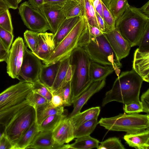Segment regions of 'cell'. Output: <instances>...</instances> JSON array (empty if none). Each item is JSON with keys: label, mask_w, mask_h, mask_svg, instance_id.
Listing matches in <instances>:
<instances>
[{"label": "cell", "mask_w": 149, "mask_h": 149, "mask_svg": "<svg viewBox=\"0 0 149 149\" xmlns=\"http://www.w3.org/2000/svg\"><path fill=\"white\" fill-rule=\"evenodd\" d=\"M143 80L133 70L122 72L118 76L111 89L107 92L102 106L113 101L126 104L139 102V94Z\"/></svg>", "instance_id": "cell-1"}, {"label": "cell", "mask_w": 149, "mask_h": 149, "mask_svg": "<svg viewBox=\"0 0 149 149\" xmlns=\"http://www.w3.org/2000/svg\"><path fill=\"white\" fill-rule=\"evenodd\" d=\"M91 37L86 19L84 16H82L43 63L48 65L62 60L70 56L77 47H83L89 42Z\"/></svg>", "instance_id": "cell-2"}, {"label": "cell", "mask_w": 149, "mask_h": 149, "mask_svg": "<svg viewBox=\"0 0 149 149\" xmlns=\"http://www.w3.org/2000/svg\"><path fill=\"white\" fill-rule=\"evenodd\" d=\"M149 18L139 8L130 6L116 21L115 29L129 42L131 47L138 45Z\"/></svg>", "instance_id": "cell-3"}, {"label": "cell", "mask_w": 149, "mask_h": 149, "mask_svg": "<svg viewBox=\"0 0 149 149\" xmlns=\"http://www.w3.org/2000/svg\"><path fill=\"white\" fill-rule=\"evenodd\" d=\"M70 64L74 67L71 80L72 101L86 91L93 83L89 74L91 60L83 47H78L70 55Z\"/></svg>", "instance_id": "cell-4"}, {"label": "cell", "mask_w": 149, "mask_h": 149, "mask_svg": "<svg viewBox=\"0 0 149 149\" xmlns=\"http://www.w3.org/2000/svg\"><path fill=\"white\" fill-rule=\"evenodd\" d=\"M83 48L91 61L112 66L117 76L119 75L121 63L104 33L95 37L91 36L89 42Z\"/></svg>", "instance_id": "cell-5"}, {"label": "cell", "mask_w": 149, "mask_h": 149, "mask_svg": "<svg viewBox=\"0 0 149 149\" xmlns=\"http://www.w3.org/2000/svg\"><path fill=\"white\" fill-rule=\"evenodd\" d=\"M98 124L109 130L134 133L149 129V115L121 113L113 117L101 118Z\"/></svg>", "instance_id": "cell-6"}, {"label": "cell", "mask_w": 149, "mask_h": 149, "mask_svg": "<svg viewBox=\"0 0 149 149\" xmlns=\"http://www.w3.org/2000/svg\"><path fill=\"white\" fill-rule=\"evenodd\" d=\"M36 119L35 109L28 105L19 110L4 127L3 132L13 146Z\"/></svg>", "instance_id": "cell-7"}, {"label": "cell", "mask_w": 149, "mask_h": 149, "mask_svg": "<svg viewBox=\"0 0 149 149\" xmlns=\"http://www.w3.org/2000/svg\"><path fill=\"white\" fill-rule=\"evenodd\" d=\"M32 91V83L24 81L9 87L0 93V111L21 103Z\"/></svg>", "instance_id": "cell-8"}, {"label": "cell", "mask_w": 149, "mask_h": 149, "mask_svg": "<svg viewBox=\"0 0 149 149\" xmlns=\"http://www.w3.org/2000/svg\"><path fill=\"white\" fill-rule=\"evenodd\" d=\"M19 13L24 25L31 30L38 33L50 30L49 25L40 11L33 8L28 2L22 3L18 8Z\"/></svg>", "instance_id": "cell-9"}, {"label": "cell", "mask_w": 149, "mask_h": 149, "mask_svg": "<svg viewBox=\"0 0 149 149\" xmlns=\"http://www.w3.org/2000/svg\"><path fill=\"white\" fill-rule=\"evenodd\" d=\"M42 64L41 60L25 45L23 61L19 74V79L32 83L39 79V76Z\"/></svg>", "instance_id": "cell-10"}, {"label": "cell", "mask_w": 149, "mask_h": 149, "mask_svg": "<svg viewBox=\"0 0 149 149\" xmlns=\"http://www.w3.org/2000/svg\"><path fill=\"white\" fill-rule=\"evenodd\" d=\"M23 39L18 37L10 49L7 60V72L13 79H19V74L22 63L25 46Z\"/></svg>", "instance_id": "cell-11"}, {"label": "cell", "mask_w": 149, "mask_h": 149, "mask_svg": "<svg viewBox=\"0 0 149 149\" xmlns=\"http://www.w3.org/2000/svg\"><path fill=\"white\" fill-rule=\"evenodd\" d=\"M62 5L44 3L39 10L44 16L50 27V31L54 34L60 25L66 18Z\"/></svg>", "instance_id": "cell-12"}, {"label": "cell", "mask_w": 149, "mask_h": 149, "mask_svg": "<svg viewBox=\"0 0 149 149\" xmlns=\"http://www.w3.org/2000/svg\"><path fill=\"white\" fill-rule=\"evenodd\" d=\"M113 51L120 60L129 54L131 46L129 42L115 29L104 33Z\"/></svg>", "instance_id": "cell-13"}, {"label": "cell", "mask_w": 149, "mask_h": 149, "mask_svg": "<svg viewBox=\"0 0 149 149\" xmlns=\"http://www.w3.org/2000/svg\"><path fill=\"white\" fill-rule=\"evenodd\" d=\"M70 55L61 61L52 89V95L72 80L74 67L70 64Z\"/></svg>", "instance_id": "cell-14"}, {"label": "cell", "mask_w": 149, "mask_h": 149, "mask_svg": "<svg viewBox=\"0 0 149 149\" xmlns=\"http://www.w3.org/2000/svg\"><path fill=\"white\" fill-rule=\"evenodd\" d=\"M134 70L143 81L149 82V50L137 48L135 51L132 64Z\"/></svg>", "instance_id": "cell-15"}, {"label": "cell", "mask_w": 149, "mask_h": 149, "mask_svg": "<svg viewBox=\"0 0 149 149\" xmlns=\"http://www.w3.org/2000/svg\"><path fill=\"white\" fill-rule=\"evenodd\" d=\"M27 149H67V145H61L53 138L52 132L39 131Z\"/></svg>", "instance_id": "cell-16"}, {"label": "cell", "mask_w": 149, "mask_h": 149, "mask_svg": "<svg viewBox=\"0 0 149 149\" xmlns=\"http://www.w3.org/2000/svg\"><path fill=\"white\" fill-rule=\"evenodd\" d=\"M74 130L71 118L67 117L52 131L53 138L59 144L68 143L74 138Z\"/></svg>", "instance_id": "cell-17"}, {"label": "cell", "mask_w": 149, "mask_h": 149, "mask_svg": "<svg viewBox=\"0 0 149 149\" xmlns=\"http://www.w3.org/2000/svg\"><path fill=\"white\" fill-rule=\"evenodd\" d=\"M54 38L52 33H39L38 43L33 53L42 62L49 57L55 48Z\"/></svg>", "instance_id": "cell-18"}, {"label": "cell", "mask_w": 149, "mask_h": 149, "mask_svg": "<svg viewBox=\"0 0 149 149\" xmlns=\"http://www.w3.org/2000/svg\"><path fill=\"white\" fill-rule=\"evenodd\" d=\"M105 84V79L93 82L86 91L73 101L72 104H73L74 108L68 117L71 118L79 113L83 106L90 98L102 89Z\"/></svg>", "instance_id": "cell-19"}, {"label": "cell", "mask_w": 149, "mask_h": 149, "mask_svg": "<svg viewBox=\"0 0 149 149\" xmlns=\"http://www.w3.org/2000/svg\"><path fill=\"white\" fill-rule=\"evenodd\" d=\"M123 139L131 147L138 149H149V129L136 133H127Z\"/></svg>", "instance_id": "cell-20"}, {"label": "cell", "mask_w": 149, "mask_h": 149, "mask_svg": "<svg viewBox=\"0 0 149 149\" xmlns=\"http://www.w3.org/2000/svg\"><path fill=\"white\" fill-rule=\"evenodd\" d=\"M61 61L48 65L42 64L41 68L39 79L51 92Z\"/></svg>", "instance_id": "cell-21"}, {"label": "cell", "mask_w": 149, "mask_h": 149, "mask_svg": "<svg viewBox=\"0 0 149 149\" xmlns=\"http://www.w3.org/2000/svg\"><path fill=\"white\" fill-rule=\"evenodd\" d=\"M114 71L113 67L103 65L91 61L89 68V74L92 83L102 81L106 79Z\"/></svg>", "instance_id": "cell-22"}, {"label": "cell", "mask_w": 149, "mask_h": 149, "mask_svg": "<svg viewBox=\"0 0 149 149\" xmlns=\"http://www.w3.org/2000/svg\"><path fill=\"white\" fill-rule=\"evenodd\" d=\"M81 17H75L65 18L63 21L56 32L54 34V41L55 47L71 31Z\"/></svg>", "instance_id": "cell-23"}, {"label": "cell", "mask_w": 149, "mask_h": 149, "mask_svg": "<svg viewBox=\"0 0 149 149\" xmlns=\"http://www.w3.org/2000/svg\"><path fill=\"white\" fill-rule=\"evenodd\" d=\"M39 132L36 119L15 144L13 149H25L31 143Z\"/></svg>", "instance_id": "cell-24"}, {"label": "cell", "mask_w": 149, "mask_h": 149, "mask_svg": "<svg viewBox=\"0 0 149 149\" xmlns=\"http://www.w3.org/2000/svg\"><path fill=\"white\" fill-rule=\"evenodd\" d=\"M35 110L36 119L38 125L47 117L54 114H61L65 111L63 106L54 107L50 102L38 107Z\"/></svg>", "instance_id": "cell-25"}, {"label": "cell", "mask_w": 149, "mask_h": 149, "mask_svg": "<svg viewBox=\"0 0 149 149\" xmlns=\"http://www.w3.org/2000/svg\"><path fill=\"white\" fill-rule=\"evenodd\" d=\"M100 111L99 107H93L80 112L71 118L74 129L88 121L97 119Z\"/></svg>", "instance_id": "cell-26"}, {"label": "cell", "mask_w": 149, "mask_h": 149, "mask_svg": "<svg viewBox=\"0 0 149 149\" xmlns=\"http://www.w3.org/2000/svg\"><path fill=\"white\" fill-rule=\"evenodd\" d=\"M99 141L91 137L90 135L77 138L75 142L70 144H67V149H98Z\"/></svg>", "instance_id": "cell-27"}, {"label": "cell", "mask_w": 149, "mask_h": 149, "mask_svg": "<svg viewBox=\"0 0 149 149\" xmlns=\"http://www.w3.org/2000/svg\"><path fill=\"white\" fill-rule=\"evenodd\" d=\"M67 115L66 110L63 113L60 114H54L49 116L45 118L38 125L39 131H52Z\"/></svg>", "instance_id": "cell-28"}, {"label": "cell", "mask_w": 149, "mask_h": 149, "mask_svg": "<svg viewBox=\"0 0 149 149\" xmlns=\"http://www.w3.org/2000/svg\"><path fill=\"white\" fill-rule=\"evenodd\" d=\"M62 10L66 18L84 16L82 5L74 0H68L63 5Z\"/></svg>", "instance_id": "cell-29"}, {"label": "cell", "mask_w": 149, "mask_h": 149, "mask_svg": "<svg viewBox=\"0 0 149 149\" xmlns=\"http://www.w3.org/2000/svg\"><path fill=\"white\" fill-rule=\"evenodd\" d=\"M29 104L26 100L21 103L10 108L0 111V125H6L20 109Z\"/></svg>", "instance_id": "cell-30"}, {"label": "cell", "mask_w": 149, "mask_h": 149, "mask_svg": "<svg viewBox=\"0 0 149 149\" xmlns=\"http://www.w3.org/2000/svg\"><path fill=\"white\" fill-rule=\"evenodd\" d=\"M130 6L127 0H111L108 8L116 21Z\"/></svg>", "instance_id": "cell-31"}, {"label": "cell", "mask_w": 149, "mask_h": 149, "mask_svg": "<svg viewBox=\"0 0 149 149\" xmlns=\"http://www.w3.org/2000/svg\"><path fill=\"white\" fill-rule=\"evenodd\" d=\"M98 124L97 119H92L82 124L74 129V138L90 135L93 131Z\"/></svg>", "instance_id": "cell-32"}, {"label": "cell", "mask_w": 149, "mask_h": 149, "mask_svg": "<svg viewBox=\"0 0 149 149\" xmlns=\"http://www.w3.org/2000/svg\"><path fill=\"white\" fill-rule=\"evenodd\" d=\"M81 5L84 16L88 24L98 28L95 10L89 0H82Z\"/></svg>", "instance_id": "cell-33"}, {"label": "cell", "mask_w": 149, "mask_h": 149, "mask_svg": "<svg viewBox=\"0 0 149 149\" xmlns=\"http://www.w3.org/2000/svg\"><path fill=\"white\" fill-rule=\"evenodd\" d=\"M58 94L61 97L63 101V107L71 105L73 103L71 81L53 94Z\"/></svg>", "instance_id": "cell-34"}, {"label": "cell", "mask_w": 149, "mask_h": 149, "mask_svg": "<svg viewBox=\"0 0 149 149\" xmlns=\"http://www.w3.org/2000/svg\"><path fill=\"white\" fill-rule=\"evenodd\" d=\"M32 91L44 97L49 102L52 93L51 91L38 79L32 83Z\"/></svg>", "instance_id": "cell-35"}, {"label": "cell", "mask_w": 149, "mask_h": 149, "mask_svg": "<svg viewBox=\"0 0 149 149\" xmlns=\"http://www.w3.org/2000/svg\"><path fill=\"white\" fill-rule=\"evenodd\" d=\"M24 35L27 46L33 53L38 45L39 33L31 30H26L24 32Z\"/></svg>", "instance_id": "cell-36"}, {"label": "cell", "mask_w": 149, "mask_h": 149, "mask_svg": "<svg viewBox=\"0 0 149 149\" xmlns=\"http://www.w3.org/2000/svg\"><path fill=\"white\" fill-rule=\"evenodd\" d=\"M102 3L103 10V19L107 32L115 29L116 21L107 7L102 1Z\"/></svg>", "instance_id": "cell-37"}, {"label": "cell", "mask_w": 149, "mask_h": 149, "mask_svg": "<svg viewBox=\"0 0 149 149\" xmlns=\"http://www.w3.org/2000/svg\"><path fill=\"white\" fill-rule=\"evenodd\" d=\"M98 149H125L124 146L119 138H110L102 142L99 146Z\"/></svg>", "instance_id": "cell-38"}, {"label": "cell", "mask_w": 149, "mask_h": 149, "mask_svg": "<svg viewBox=\"0 0 149 149\" xmlns=\"http://www.w3.org/2000/svg\"><path fill=\"white\" fill-rule=\"evenodd\" d=\"M0 26L13 33V28L9 9L0 14Z\"/></svg>", "instance_id": "cell-39"}, {"label": "cell", "mask_w": 149, "mask_h": 149, "mask_svg": "<svg viewBox=\"0 0 149 149\" xmlns=\"http://www.w3.org/2000/svg\"><path fill=\"white\" fill-rule=\"evenodd\" d=\"M29 105L36 109L38 107L50 102L42 96L34 93L33 91L28 97Z\"/></svg>", "instance_id": "cell-40"}, {"label": "cell", "mask_w": 149, "mask_h": 149, "mask_svg": "<svg viewBox=\"0 0 149 149\" xmlns=\"http://www.w3.org/2000/svg\"><path fill=\"white\" fill-rule=\"evenodd\" d=\"M14 35L0 26V39L6 48L9 50L12 44Z\"/></svg>", "instance_id": "cell-41"}, {"label": "cell", "mask_w": 149, "mask_h": 149, "mask_svg": "<svg viewBox=\"0 0 149 149\" xmlns=\"http://www.w3.org/2000/svg\"><path fill=\"white\" fill-rule=\"evenodd\" d=\"M125 104L123 109L126 113L135 114L143 112V107L141 101L132 102Z\"/></svg>", "instance_id": "cell-42"}, {"label": "cell", "mask_w": 149, "mask_h": 149, "mask_svg": "<svg viewBox=\"0 0 149 149\" xmlns=\"http://www.w3.org/2000/svg\"><path fill=\"white\" fill-rule=\"evenodd\" d=\"M149 23L144 31L138 46V48L142 50H149Z\"/></svg>", "instance_id": "cell-43"}, {"label": "cell", "mask_w": 149, "mask_h": 149, "mask_svg": "<svg viewBox=\"0 0 149 149\" xmlns=\"http://www.w3.org/2000/svg\"><path fill=\"white\" fill-rule=\"evenodd\" d=\"M143 107V112L147 114L149 113V89L143 93L141 97L140 101Z\"/></svg>", "instance_id": "cell-44"}, {"label": "cell", "mask_w": 149, "mask_h": 149, "mask_svg": "<svg viewBox=\"0 0 149 149\" xmlns=\"http://www.w3.org/2000/svg\"><path fill=\"white\" fill-rule=\"evenodd\" d=\"M13 145L4 132L0 138V149H13Z\"/></svg>", "instance_id": "cell-45"}, {"label": "cell", "mask_w": 149, "mask_h": 149, "mask_svg": "<svg viewBox=\"0 0 149 149\" xmlns=\"http://www.w3.org/2000/svg\"><path fill=\"white\" fill-rule=\"evenodd\" d=\"M9 52V50L6 48L0 39V62H6Z\"/></svg>", "instance_id": "cell-46"}, {"label": "cell", "mask_w": 149, "mask_h": 149, "mask_svg": "<svg viewBox=\"0 0 149 149\" xmlns=\"http://www.w3.org/2000/svg\"><path fill=\"white\" fill-rule=\"evenodd\" d=\"M54 107L63 106V101L61 97L58 94L52 95L50 101Z\"/></svg>", "instance_id": "cell-47"}, {"label": "cell", "mask_w": 149, "mask_h": 149, "mask_svg": "<svg viewBox=\"0 0 149 149\" xmlns=\"http://www.w3.org/2000/svg\"><path fill=\"white\" fill-rule=\"evenodd\" d=\"M88 26L90 34L92 37H97L104 33L96 26L90 25L88 24Z\"/></svg>", "instance_id": "cell-48"}, {"label": "cell", "mask_w": 149, "mask_h": 149, "mask_svg": "<svg viewBox=\"0 0 149 149\" xmlns=\"http://www.w3.org/2000/svg\"><path fill=\"white\" fill-rule=\"evenodd\" d=\"M95 14L97 22L100 29L104 33L106 32V29L103 19L95 11Z\"/></svg>", "instance_id": "cell-49"}, {"label": "cell", "mask_w": 149, "mask_h": 149, "mask_svg": "<svg viewBox=\"0 0 149 149\" xmlns=\"http://www.w3.org/2000/svg\"><path fill=\"white\" fill-rule=\"evenodd\" d=\"M28 2L33 8L38 10L44 3V0H28Z\"/></svg>", "instance_id": "cell-50"}, {"label": "cell", "mask_w": 149, "mask_h": 149, "mask_svg": "<svg viewBox=\"0 0 149 149\" xmlns=\"http://www.w3.org/2000/svg\"><path fill=\"white\" fill-rule=\"evenodd\" d=\"M140 11L148 17L149 16V1H148L143 6L139 8Z\"/></svg>", "instance_id": "cell-51"}, {"label": "cell", "mask_w": 149, "mask_h": 149, "mask_svg": "<svg viewBox=\"0 0 149 149\" xmlns=\"http://www.w3.org/2000/svg\"><path fill=\"white\" fill-rule=\"evenodd\" d=\"M9 6L10 8L16 9L18 7L17 0H3Z\"/></svg>", "instance_id": "cell-52"}, {"label": "cell", "mask_w": 149, "mask_h": 149, "mask_svg": "<svg viewBox=\"0 0 149 149\" xmlns=\"http://www.w3.org/2000/svg\"><path fill=\"white\" fill-rule=\"evenodd\" d=\"M68 0H44V3L63 5Z\"/></svg>", "instance_id": "cell-53"}, {"label": "cell", "mask_w": 149, "mask_h": 149, "mask_svg": "<svg viewBox=\"0 0 149 149\" xmlns=\"http://www.w3.org/2000/svg\"><path fill=\"white\" fill-rule=\"evenodd\" d=\"M95 11H96L103 19V10L101 0H100L99 2L95 9Z\"/></svg>", "instance_id": "cell-54"}, {"label": "cell", "mask_w": 149, "mask_h": 149, "mask_svg": "<svg viewBox=\"0 0 149 149\" xmlns=\"http://www.w3.org/2000/svg\"><path fill=\"white\" fill-rule=\"evenodd\" d=\"M9 8V6L3 0H0V14Z\"/></svg>", "instance_id": "cell-55"}, {"label": "cell", "mask_w": 149, "mask_h": 149, "mask_svg": "<svg viewBox=\"0 0 149 149\" xmlns=\"http://www.w3.org/2000/svg\"><path fill=\"white\" fill-rule=\"evenodd\" d=\"M103 3L106 6L107 8H108L109 4L110 3L111 0H101Z\"/></svg>", "instance_id": "cell-56"}, {"label": "cell", "mask_w": 149, "mask_h": 149, "mask_svg": "<svg viewBox=\"0 0 149 149\" xmlns=\"http://www.w3.org/2000/svg\"><path fill=\"white\" fill-rule=\"evenodd\" d=\"M3 126L2 125H0V138L3 133V132H4V129H2V127Z\"/></svg>", "instance_id": "cell-57"}, {"label": "cell", "mask_w": 149, "mask_h": 149, "mask_svg": "<svg viewBox=\"0 0 149 149\" xmlns=\"http://www.w3.org/2000/svg\"><path fill=\"white\" fill-rule=\"evenodd\" d=\"M77 2L80 3L81 5L82 0H74Z\"/></svg>", "instance_id": "cell-58"}, {"label": "cell", "mask_w": 149, "mask_h": 149, "mask_svg": "<svg viewBox=\"0 0 149 149\" xmlns=\"http://www.w3.org/2000/svg\"><path fill=\"white\" fill-rule=\"evenodd\" d=\"M89 0L90 1V3H91V4L93 6L94 0Z\"/></svg>", "instance_id": "cell-59"}, {"label": "cell", "mask_w": 149, "mask_h": 149, "mask_svg": "<svg viewBox=\"0 0 149 149\" xmlns=\"http://www.w3.org/2000/svg\"><path fill=\"white\" fill-rule=\"evenodd\" d=\"M22 0H17L18 3L19 4L22 1Z\"/></svg>", "instance_id": "cell-60"}]
</instances>
